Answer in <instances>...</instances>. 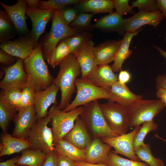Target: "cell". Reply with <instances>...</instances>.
Returning a JSON list of instances; mask_svg holds the SVG:
<instances>
[{
  "mask_svg": "<svg viewBox=\"0 0 166 166\" xmlns=\"http://www.w3.org/2000/svg\"><path fill=\"white\" fill-rule=\"evenodd\" d=\"M58 74L53 83L61 91V99L57 107L62 110L70 103L73 94L75 91V81L81 73L80 66L76 58L71 53L59 64Z\"/></svg>",
  "mask_w": 166,
  "mask_h": 166,
  "instance_id": "cell-1",
  "label": "cell"
},
{
  "mask_svg": "<svg viewBox=\"0 0 166 166\" xmlns=\"http://www.w3.org/2000/svg\"><path fill=\"white\" fill-rule=\"evenodd\" d=\"M40 43H38L32 54L23 60L27 76V85L35 93L45 90L53 83L43 56Z\"/></svg>",
  "mask_w": 166,
  "mask_h": 166,
  "instance_id": "cell-2",
  "label": "cell"
},
{
  "mask_svg": "<svg viewBox=\"0 0 166 166\" xmlns=\"http://www.w3.org/2000/svg\"><path fill=\"white\" fill-rule=\"evenodd\" d=\"M93 139L103 137H114L118 135L109 127L104 119L97 100L83 106L79 116Z\"/></svg>",
  "mask_w": 166,
  "mask_h": 166,
  "instance_id": "cell-3",
  "label": "cell"
},
{
  "mask_svg": "<svg viewBox=\"0 0 166 166\" xmlns=\"http://www.w3.org/2000/svg\"><path fill=\"white\" fill-rule=\"evenodd\" d=\"M165 106L160 99L137 101L127 107L128 128L140 125L153 119Z\"/></svg>",
  "mask_w": 166,
  "mask_h": 166,
  "instance_id": "cell-4",
  "label": "cell"
},
{
  "mask_svg": "<svg viewBox=\"0 0 166 166\" xmlns=\"http://www.w3.org/2000/svg\"><path fill=\"white\" fill-rule=\"evenodd\" d=\"M77 31L64 22L61 9L54 10L50 31L45 35L42 43H40L45 57L46 58L61 41L71 36Z\"/></svg>",
  "mask_w": 166,
  "mask_h": 166,
  "instance_id": "cell-5",
  "label": "cell"
},
{
  "mask_svg": "<svg viewBox=\"0 0 166 166\" xmlns=\"http://www.w3.org/2000/svg\"><path fill=\"white\" fill-rule=\"evenodd\" d=\"M75 85L76 95L74 100L62 110L63 112L69 111L99 99H110L109 93L106 89L95 85L88 79L77 78Z\"/></svg>",
  "mask_w": 166,
  "mask_h": 166,
  "instance_id": "cell-6",
  "label": "cell"
},
{
  "mask_svg": "<svg viewBox=\"0 0 166 166\" xmlns=\"http://www.w3.org/2000/svg\"><path fill=\"white\" fill-rule=\"evenodd\" d=\"M83 106L65 112L53 105L48 112L51 118L53 143L63 139L73 128L76 118L82 113Z\"/></svg>",
  "mask_w": 166,
  "mask_h": 166,
  "instance_id": "cell-7",
  "label": "cell"
},
{
  "mask_svg": "<svg viewBox=\"0 0 166 166\" xmlns=\"http://www.w3.org/2000/svg\"><path fill=\"white\" fill-rule=\"evenodd\" d=\"M51 121L48 113L47 116L38 119L33 124L28 140L32 145L31 148L47 154L55 150L51 128L48 126Z\"/></svg>",
  "mask_w": 166,
  "mask_h": 166,
  "instance_id": "cell-8",
  "label": "cell"
},
{
  "mask_svg": "<svg viewBox=\"0 0 166 166\" xmlns=\"http://www.w3.org/2000/svg\"><path fill=\"white\" fill-rule=\"evenodd\" d=\"M99 106L109 128L118 135L127 133L129 128L127 108L110 101Z\"/></svg>",
  "mask_w": 166,
  "mask_h": 166,
  "instance_id": "cell-9",
  "label": "cell"
},
{
  "mask_svg": "<svg viewBox=\"0 0 166 166\" xmlns=\"http://www.w3.org/2000/svg\"><path fill=\"white\" fill-rule=\"evenodd\" d=\"M23 65V60L17 58L14 64L3 68L4 76L0 82L2 90L17 89L22 90L26 86L27 76Z\"/></svg>",
  "mask_w": 166,
  "mask_h": 166,
  "instance_id": "cell-10",
  "label": "cell"
},
{
  "mask_svg": "<svg viewBox=\"0 0 166 166\" xmlns=\"http://www.w3.org/2000/svg\"><path fill=\"white\" fill-rule=\"evenodd\" d=\"M140 125L134 127L131 132L114 137H103L101 140L110 145L114 149L112 152L121 154L130 159L136 161L139 160L136 155L133 147L134 137L140 127Z\"/></svg>",
  "mask_w": 166,
  "mask_h": 166,
  "instance_id": "cell-11",
  "label": "cell"
},
{
  "mask_svg": "<svg viewBox=\"0 0 166 166\" xmlns=\"http://www.w3.org/2000/svg\"><path fill=\"white\" fill-rule=\"evenodd\" d=\"M38 43L29 34L21 36L13 41L2 42L0 47L8 54L24 60L32 54Z\"/></svg>",
  "mask_w": 166,
  "mask_h": 166,
  "instance_id": "cell-12",
  "label": "cell"
},
{
  "mask_svg": "<svg viewBox=\"0 0 166 166\" xmlns=\"http://www.w3.org/2000/svg\"><path fill=\"white\" fill-rule=\"evenodd\" d=\"M165 18L159 11L153 12L139 10L132 16L124 19V28L126 32L134 33L146 25L156 28Z\"/></svg>",
  "mask_w": 166,
  "mask_h": 166,
  "instance_id": "cell-13",
  "label": "cell"
},
{
  "mask_svg": "<svg viewBox=\"0 0 166 166\" xmlns=\"http://www.w3.org/2000/svg\"><path fill=\"white\" fill-rule=\"evenodd\" d=\"M18 112L13 120L15 126L12 135L28 140L32 127L38 119L35 106L34 105Z\"/></svg>",
  "mask_w": 166,
  "mask_h": 166,
  "instance_id": "cell-14",
  "label": "cell"
},
{
  "mask_svg": "<svg viewBox=\"0 0 166 166\" xmlns=\"http://www.w3.org/2000/svg\"><path fill=\"white\" fill-rule=\"evenodd\" d=\"M94 45V42L90 39L73 54L80 66L81 79H88L97 68L95 62Z\"/></svg>",
  "mask_w": 166,
  "mask_h": 166,
  "instance_id": "cell-15",
  "label": "cell"
},
{
  "mask_svg": "<svg viewBox=\"0 0 166 166\" xmlns=\"http://www.w3.org/2000/svg\"><path fill=\"white\" fill-rule=\"evenodd\" d=\"M54 10L30 8L27 5L26 14L30 19L32 25L29 34L36 42L38 43V40L44 32L47 23L53 18Z\"/></svg>",
  "mask_w": 166,
  "mask_h": 166,
  "instance_id": "cell-16",
  "label": "cell"
},
{
  "mask_svg": "<svg viewBox=\"0 0 166 166\" xmlns=\"http://www.w3.org/2000/svg\"><path fill=\"white\" fill-rule=\"evenodd\" d=\"M1 6L5 10L17 33L21 36L28 35L26 14L27 7L26 0H18L11 6L0 2Z\"/></svg>",
  "mask_w": 166,
  "mask_h": 166,
  "instance_id": "cell-17",
  "label": "cell"
},
{
  "mask_svg": "<svg viewBox=\"0 0 166 166\" xmlns=\"http://www.w3.org/2000/svg\"><path fill=\"white\" fill-rule=\"evenodd\" d=\"M59 90V88L53 83L45 90L35 93L34 106L38 119L47 115L48 109L51 104L57 105L56 97Z\"/></svg>",
  "mask_w": 166,
  "mask_h": 166,
  "instance_id": "cell-18",
  "label": "cell"
},
{
  "mask_svg": "<svg viewBox=\"0 0 166 166\" xmlns=\"http://www.w3.org/2000/svg\"><path fill=\"white\" fill-rule=\"evenodd\" d=\"M105 89L109 92L110 96V99L108 101L116 102L125 107H128L136 101L143 98L142 95L133 93L125 84L118 81Z\"/></svg>",
  "mask_w": 166,
  "mask_h": 166,
  "instance_id": "cell-19",
  "label": "cell"
},
{
  "mask_svg": "<svg viewBox=\"0 0 166 166\" xmlns=\"http://www.w3.org/2000/svg\"><path fill=\"white\" fill-rule=\"evenodd\" d=\"M112 147L103 142L100 138L92 139L85 149L86 160L91 164H105Z\"/></svg>",
  "mask_w": 166,
  "mask_h": 166,
  "instance_id": "cell-20",
  "label": "cell"
},
{
  "mask_svg": "<svg viewBox=\"0 0 166 166\" xmlns=\"http://www.w3.org/2000/svg\"><path fill=\"white\" fill-rule=\"evenodd\" d=\"M122 40H109L94 47L95 64L97 66L108 65L114 61Z\"/></svg>",
  "mask_w": 166,
  "mask_h": 166,
  "instance_id": "cell-21",
  "label": "cell"
},
{
  "mask_svg": "<svg viewBox=\"0 0 166 166\" xmlns=\"http://www.w3.org/2000/svg\"><path fill=\"white\" fill-rule=\"evenodd\" d=\"M63 139L82 149H85L92 140L79 116L76 119L73 128Z\"/></svg>",
  "mask_w": 166,
  "mask_h": 166,
  "instance_id": "cell-22",
  "label": "cell"
},
{
  "mask_svg": "<svg viewBox=\"0 0 166 166\" xmlns=\"http://www.w3.org/2000/svg\"><path fill=\"white\" fill-rule=\"evenodd\" d=\"M124 19L116 12H113L97 19L93 27L105 32H116L124 35L126 33Z\"/></svg>",
  "mask_w": 166,
  "mask_h": 166,
  "instance_id": "cell-23",
  "label": "cell"
},
{
  "mask_svg": "<svg viewBox=\"0 0 166 166\" xmlns=\"http://www.w3.org/2000/svg\"><path fill=\"white\" fill-rule=\"evenodd\" d=\"M0 140V157L18 153L32 147L28 140L14 137L7 132L1 134Z\"/></svg>",
  "mask_w": 166,
  "mask_h": 166,
  "instance_id": "cell-24",
  "label": "cell"
},
{
  "mask_svg": "<svg viewBox=\"0 0 166 166\" xmlns=\"http://www.w3.org/2000/svg\"><path fill=\"white\" fill-rule=\"evenodd\" d=\"M87 79L95 85L105 89L118 81L117 75L108 65L97 66L94 73Z\"/></svg>",
  "mask_w": 166,
  "mask_h": 166,
  "instance_id": "cell-25",
  "label": "cell"
},
{
  "mask_svg": "<svg viewBox=\"0 0 166 166\" xmlns=\"http://www.w3.org/2000/svg\"><path fill=\"white\" fill-rule=\"evenodd\" d=\"M74 8L79 12L95 14L112 13L114 7L113 0H83L81 2L76 4Z\"/></svg>",
  "mask_w": 166,
  "mask_h": 166,
  "instance_id": "cell-26",
  "label": "cell"
},
{
  "mask_svg": "<svg viewBox=\"0 0 166 166\" xmlns=\"http://www.w3.org/2000/svg\"><path fill=\"white\" fill-rule=\"evenodd\" d=\"M140 28L134 33L126 32L120 47L116 54L113 63L111 66L114 72H118L121 70V67L124 61L129 58L132 53V50H129L130 44L133 38L137 35L140 31Z\"/></svg>",
  "mask_w": 166,
  "mask_h": 166,
  "instance_id": "cell-27",
  "label": "cell"
},
{
  "mask_svg": "<svg viewBox=\"0 0 166 166\" xmlns=\"http://www.w3.org/2000/svg\"><path fill=\"white\" fill-rule=\"evenodd\" d=\"M57 152L74 161L86 162L85 149H80L63 138L54 143Z\"/></svg>",
  "mask_w": 166,
  "mask_h": 166,
  "instance_id": "cell-28",
  "label": "cell"
},
{
  "mask_svg": "<svg viewBox=\"0 0 166 166\" xmlns=\"http://www.w3.org/2000/svg\"><path fill=\"white\" fill-rule=\"evenodd\" d=\"M21 153L16 164L27 166H42L47 155L42 151L31 148L25 149Z\"/></svg>",
  "mask_w": 166,
  "mask_h": 166,
  "instance_id": "cell-29",
  "label": "cell"
},
{
  "mask_svg": "<svg viewBox=\"0 0 166 166\" xmlns=\"http://www.w3.org/2000/svg\"><path fill=\"white\" fill-rule=\"evenodd\" d=\"M71 53L70 49L64 39L58 44L46 59L48 64L55 68Z\"/></svg>",
  "mask_w": 166,
  "mask_h": 166,
  "instance_id": "cell-30",
  "label": "cell"
},
{
  "mask_svg": "<svg viewBox=\"0 0 166 166\" xmlns=\"http://www.w3.org/2000/svg\"><path fill=\"white\" fill-rule=\"evenodd\" d=\"M139 159L149 166H164V161L158 158H155L152 153L150 144H145L134 149Z\"/></svg>",
  "mask_w": 166,
  "mask_h": 166,
  "instance_id": "cell-31",
  "label": "cell"
},
{
  "mask_svg": "<svg viewBox=\"0 0 166 166\" xmlns=\"http://www.w3.org/2000/svg\"><path fill=\"white\" fill-rule=\"evenodd\" d=\"M17 111L14 108L0 99V127L3 133L7 132L10 122Z\"/></svg>",
  "mask_w": 166,
  "mask_h": 166,
  "instance_id": "cell-32",
  "label": "cell"
},
{
  "mask_svg": "<svg viewBox=\"0 0 166 166\" xmlns=\"http://www.w3.org/2000/svg\"><path fill=\"white\" fill-rule=\"evenodd\" d=\"M92 35L87 31H77L71 36L65 39L71 53L73 54L85 42L91 39Z\"/></svg>",
  "mask_w": 166,
  "mask_h": 166,
  "instance_id": "cell-33",
  "label": "cell"
},
{
  "mask_svg": "<svg viewBox=\"0 0 166 166\" xmlns=\"http://www.w3.org/2000/svg\"><path fill=\"white\" fill-rule=\"evenodd\" d=\"M22 91L17 89L2 90L0 99L14 107L18 111L20 105Z\"/></svg>",
  "mask_w": 166,
  "mask_h": 166,
  "instance_id": "cell-34",
  "label": "cell"
},
{
  "mask_svg": "<svg viewBox=\"0 0 166 166\" xmlns=\"http://www.w3.org/2000/svg\"><path fill=\"white\" fill-rule=\"evenodd\" d=\"M142 124L134 138L133 143L134 149L144 143V140L149 132L156 130L158 128V125L153 119L145 122Z\"/></svg>",
  "mask_w": 166,
  "mask_h": 166,
  "instance_id": "cell-35",
  "label": "cell"
},
{
  "mask_svg": "<svg viewBox=\"0 0 166 166\" xmlns=\"http://www.w3.org/2000/svg\"><path fill=\"white\" fill-rule=\"evenodd\" d=\"M107 166H149L144 162L128 160L110 151L105 164Z\"/></svg>",
  "mask_w": 166,
  "mask_h": 166,
  "instance_id": "cell-36",
  "label": "cell"
},
{
  "mask_svg": "<svg viewBox=\"0 0 166 166\" xmlns=\"http://www.w3.org/2000/svg\"><path fill=\"white\" fill-rule=\"evenodd\" d=\"M94 14L92 13L79 12L69 26L77 31V30L87 31L93 29L91 22Z\"/></svg>",
  "mask_w": 166,
  "mask_h": 166,
  "instance_id": "cell-37",
  "label": "cell"
},
{
  "mask_svg": "<svg viewBox=\"0 0 166 166\" xmlns=\"http://www.w3.org/2000/svg\"><path fill=\"white\" fill-rule=\"evenodd\" d=\"M83 0H40L38 8L44 10L61 9L67 6L77 4Z\"/></svg>",
  "mask_w": 166,
  "mask_h": 166,
  "instance_id": "cell-38",
  "label": "cell"
},
{
  "mask_svg": "<svg viewBox=\"0 0 166 166\" xmlns=\"http://www.w3.org/2000/svg\"><path fill=\"white\" fill-rule=\"evenodd\" d=\"M12 23L5 11L0 10V36L1 42L9 40L8 35L12 29Z\"/></svg>",
  "mask_w": 166,
  "mask_h": 166,
  "instance_id": "cell-39",
  "label": "cell"
},
{
  "mask_svg": "<svg viewBox=\"0 0 166 166\" xmlns=\"http://www.w3.org/2000/svg\"><path fill=\"white\" fill-rule=\"evenodd\" d=\"M35 92L33 88L28 85L22 91L20 111L34 105Z\"/></svg>",
  "mask_w": 166,
  "mask_h": 166,
  "instance_id": "cell-40",
  "label": "cell"
},
{
  "mask_svg": "<svg viewBox=\"0 0 166 166\" xmlns=\"http://www.w3.org/2000/svg\"><path fill=\"white\" fill-rule=\"evenodd\" d=\"M132 8L136 7L140 10L153 12L159 10L156 0H136L131 3Z\"/></svg>",
  "mask_w": 166,
  "mask_h": 166,
  "instance_id": "cell-41",
  "label": "cell"
},
{
  "mask_svg": "<svg viewBox=\"0 0 166 166\" xmlns=\"http://www.w3.org/2000/svg\"><path fill=\"white\" fill-rule=\"evenodd\" d=\"M114 7L116 12L120 15L133 13V11L131 6L129 4L128 0H113Z\"/></svg>",
  "mask_w": 166,
  "mask_h": 166,
  "instance_id": "cell-42",
  "label": "cell"
},
{
  "mask_svg": "<svg viewBox=\"0 0 166 166\" xmlns=\"http://www.w3.org/2000/svg\"><path fill=\"white\" fill-rule=\"evenodd\" d=\"M61 17L64 22L69 26L79 12L74 8H64L61 9Z\"/></svg>",
  "mask_w": 166,
  "mask_h": 166,
  "instance_id": "cell-43",
  "label": "cell"
},
{
  "mask_svg": "<svg viewBox=\"0 0 166 166\" xmlns=\"http://www.w3.org/2000/svg\"><path fill=\"white\" fill-rule=\"evenodd\" d=\"M17 58L13 57L3 51L0 50V62L8 66L14 64L16 61Z\"/></svg>",
  "mask_w": 166,
  "mask_h": 166,
  "instance_id": "cell-44",
  "label": "cell"
},
{
  "mask_svg": "<svg viewBox=\"0 0 166 166\" xmlns=\"http://www.w3.org/2000/svg\"><path fill=\"white\" fill-rule=\"evenodd\" d=\"M57 166H77L75 161L57 153Z\"/></svg>",
  "mask_w": 166,
  "mask_h": 166,
  "instance_id": "cell-45",
  "label": "cell"
},
{
  "mask_svg": "<svg viewBox=\"0 0 166 166\" xmlns=\"http://www.w3.org/2000/svg\"><path fill=\"white\" fill-rule=\"evenodd\" d=\"M57 153L55 150L47 154L42 166H57Z\"/></svg>",
  "mask_w": 166,
  "mask_h": 166,
  "instance_id": "cell-46",
  "label": "cell"
},
{
  "mask_svg": "<svg viewBox=\"0 0 166 166\" xmlns=\"http://www.w3.org/2000/svg\"><path fill=\"white\" fill-rule=\"evenodd\" d=\"M118 81L124 84L128 82L131 80L130 73L127 70H121L118 77Z\"/></svg>",
  "mask_w": 166,
  "mask_h": 166,
  "instance_id": "cell-47",
  "label": "cell"
},
{
  "mask_svg": "<svg viewBox=\"0 0 166 166\" xmlns=\"http://www.w3.org/2000/svg\"><path fill=\"white\" fill-rule=\"evenodd\" d=\"M156 89L163 88L166 89V74L158 75L156 79Z\"/></svg>",
  "mask_w": 166,
  "mask_h": 166,
  "instance_id": "cell-48",
  "label": "cell"
},
{
  "mask_svg": "<svg viewBox=\"0 0 166 166\" xmlns=\"http://www.w3.org/2000/svg\"><path fill=\"white\" fill-rule=\"evenodd\" d=\"M19 156H16L5 161L1 162L0 166H17V162L20 157Z\"/></svg>",
  "mask_w": 166,
  "mask_h": 166,
  "instance_id": "cell-49",
  "label": "cell"
},
{
  "mask_svg": "<svg viewBox=\"0 0 166 166\" xmlns=\"http://www.w3.org/2000/svg\"><path fill=\"white\" fill-rule=\"evenodd\" d=\"M156 97L160 99L166 107V89L160 88L157 90L156 93Z\"/></svg>",
  "mask_w": 166,
  "mask_h": 166,
  "instance_id": "cell-50",
  "label": "cell"
},
{
  "mask_svg": "<svg viewBox=\"0 0 166 166\" xmlns=\"http://www.w3.org/2000/svg\"><path fill=\"white\" fill-rule=\"evenodd\" d=\"M156 2L159 10L166 17V0H156Z\"/></svg>",
  "mask_w": 166,
  "mask_h": 166,
  "instance_id": "cell-51",
  "label": "cell"
},
{
  "mask_svg": "<svg viewBox=\"0 0 166 166\" xmlns=\"http://www.w3.org/2000/svg\"><path fill=\"white\" fill-rule=\"evenodd\" d=\"M77 166H107L103 164H91L84 161H75Z\"/></svg>",
  "mask_w": 166,
  "mask_h": 166,
  "instance_id": "cell-52",
  "label": "cell"
},
{
  "mask_svg": "<svg viewBox=\"0 0 166 166\" xmlns=\"http://www.w3.org/2000/svg\"><path fill=\"white\" fill-rule=\"evenodd\" d=\"M27 6L32 8H38L40 0H26Z\"/></svg>",
  "mask_w": 166,
  "mask_h": 166,
  "instance_id": "cell-53",
  "label": "cell"
},
{
  "mask_svg": "<svg viewBox=\"0 0 166 166\" xmlns=\"http://www.w3.org/2000/svg\"><path fill=\"white\" fill-rule=\"evenodd\" d=\"M165 41L166 43V38H165ZM153 47L156 49L160 53V54L163 57L166 59V51H164L160 47L155 45H152Z\"/></svg>",
  "mask_w": 166,
  "mask_h": 166,
  "instance_id": "cell-54",
  "label": "cell"
},
{
  "mask_svg": "<svg viewBox=\"0 0 166 166\" xmlns=\"http://www.w3.org/2000/svg\"><path fill=\"white\" fill-rule=\"evenodd\" d=\"M154 136L156 138L160 139L166 143V139L162 138V137H160L158 134H155Z\"/></svg>",
  "mask_w": 166,
  "mask_h": 166,
  "instance_id": "cell-55",
  "label": "cell"
},
{
  "mask_svg": "<svg viewBox=\"0 0 166 166\" xmlns=\"http://www.w3.org/2000/svg\"><path fill=\"white\" fill-rule=\"evenodd\" d=\"M17 166H25V165H18Z\"/></svg>",
  "mask_w": 166,
  "mask_h": 166,
  "instance_id": "cell-56",
  "label": "cell"
}]
</instances>
